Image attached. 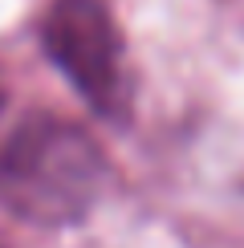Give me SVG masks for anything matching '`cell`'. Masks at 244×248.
<instances>
[{
  "mask_svg": "<svg viewBox=\"0 0 244 248\" xmlns=\"http://www.w3.org/2000/svg\"><path fill=\"white\" fill-rule=\"evenodd\" d=\"M110 179V163L86 126L29 114L0 142V203L37 228L81 224Z\"/></svg>",
  "mask_w": 244,
  "mask_h": 248,
  "instance_id": "1",
  "label": "cell"
},
{
  "mask_svg": "<svg viewBox=\"0 0 244 248\" xmlns=\"http://www.w3.org/2000/svg\"><path fill=\"white\" fill-rule=\"evenodd\" d=\"M41 45L94 114L110 122L130 114L122 37L102 0H53L41 20Z\"/></svg>",
  "mask_w": 244,
  "mask_h": 248,
  "instance_id": "2",
  "label": "cell"
},
{
  "mask_svg": "<svg viewBox=\"0 0 244 248\" xmlns=\"http://www.w3.org/2000/svg\"><path fill=\"white\" fill-rule=\"evenodd\" d=\"M0 106H4V90H0Z\"/></svg>",
  "mask_w": 244,
  "mask_h": 248,
  "instance_id": "3",
  "label": "cell"
}]
</instances>
